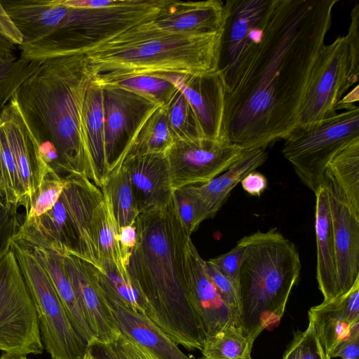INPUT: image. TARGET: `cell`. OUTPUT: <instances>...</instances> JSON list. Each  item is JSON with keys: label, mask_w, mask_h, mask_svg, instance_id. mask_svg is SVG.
<instances>
[{"label": "cell", "mask_w": 359, "mask_h": 359, "mask_svg": "<svg viewBox=\"0 0 359 359\" xmlns=\"http://www.w3.org/2000/svg\"><path fill=\"white\" fill-rule=\"evenodd\" d=\"M338 0H274L259 41L226 93L224 141L265 148L297 128L304 95Z\"/></svg>", "instance_id": "obj_1"}, {"label": "cell", "mask_w": 359, "mask_h": 359, "mask_svg": "<svg viewBox=\"0 0 359 359\" xmlns=\"http://www.w3.org/2000/svg\"><path fill=\"white\" fill-rule=\"evenodd\" d=\"M135 225L137 241L126 268L147 316L178 345L201 350L205 334L189 299L186 273L190 235L173 194L165 206L140 212Z\"/></svg>", "instance_id": "obj_2"}, {"label": "cell", "mask_w": 359, "mask_h": 359, "mask_svg": "<svg viewBox=\"0 0 359 359\" xmlns=\"http://www.w3.org/2000/svg\"><path fill=\"white\" fill-rule=\"evenodd\" d=\"M92 81L85 53L60 56L41 62L11 98L45 163L61 177L74 174L93 182L83 118Z\"/></svg>", "instance_id": "obj_3"}, {"label": "cell", "mask_w": 359, "mask_h": 359, "mask_svg": "<svg viewBox=\"0 0 359 359\" xmlns=\"http://www.w3.org/2000/svg\"><path fill=\"white\" fill-rule=\"evenodd\" d=\"M239 241L244 247L238 285L240 327L254 343L264 330L280 323L299 280L301 262L294 243L276 228Z\"/></svg>", "instance_id": "obj_4"}, {"label": "cell", "mask_w": 359, "mask_h": 359, "mask_svg": "<svg viewBox=\"0 0 359 359\" xmlns=\"http://www.w3.org/2000/svg\"><path fill=\"white\" fill-rule=\"evenodd\" d=\"M222 32L170 34L84 53L98 84L137 75L212 73L219 69Z\"/></svg>", "instance_id": "obj_5"}, {"label": "cell", "mask_w": 359, "mask_h": 359, "mask_svg": "<svg viewBox=\"0 0 359 359\" xmlns=\"http://www.w3.org/2000/svg\"><path fill=\"white\" fill-rule=\"evenodd\" d=\"M172 0H121L117 4L93 9L71 8L50 34L19 46L20 58L27 62L48 59L90 48L128 29L156 18Z\"/></svg>", "instance_id": "obj_6"}, {"label": "cell", "mask_w": 359, "mask_h": 359, "mask_svg": "<svg viewBox=\"0 0 359 359\" xmlns=\"http://www.w3.org/2000/svg\"><path fill=\"white\" fill-rule=\"evenodd\" d=\"M64 179L63 190L53 207L36 219H24L16 238L61 255L76 256L102 269L91 222L102 191L84 176L69 174Z\"/></svg>", "instance_id": "obj_7"}, {"label": "cell", "mask_w": 359, "mask_h": 359, "mask_svg": "<svg viewBox=\"0 0 359 359\" xmlns=\"http://www.w3.org/2000/svg\"><path fill=\"white\" fill-rule=\"evenodd\" d=\"M11 248L34 304L43 348L51 359H82L87 345L74 329L50 278L30 245L15 238Z\"/></svg>", "instance_id": "obj_8"}, {"label": "cell", "mask_w": 359, "mask_h": 359, "mask_svg": "<svg viewBox=\"0 0 359 359\" xmlns=\"http://www.w3.org/2000/svg\"><path fill=\"white\" fill-rule=\"evenodd\" d=\"M358 137L359 108L351 105L309 127L296 128L285 139L282 152L302 182L315 194L330 160Z\"/></svg>", "instance_id": "obj_9"}, {"label": "cell", "mask_w": 359, "mask_h": 359, "mask_svg": "<svg viewBox=\"0 0 359 359\" xmlns=\"http://www.w3.org/2000/svg\"><path fill=\"white\" fill-rule=\"evenodd\" d=\"M0 351L23 355L43 351L34 304L12 248L0 262Z\"/></svg>", "instance_id": "obj_10"}, {"label": "cell", "mask_w": 359, "mask_h": 359, "mask_svg": "<svg viewBox=\"0 0 359 359\" xmlns=\"http://www.w3.org/2000/svg\"><path fill=\"white\" fill-rule=\"evenodd\" d=\"M356 83L344 36L325 44L313 66L296 128L309 127L336 114L344 93Z\"/></svg>", "instance_id": "obj_11"}, {"label": "cell", "mask_w": 359, "mask_h": 359, "mask_svg": "<svg viewBox=\"0 0 359 359\" xmlns=\"http://www.w3.org/2000/svg\"><path fill=\"white\" fill-rule=\"evenodd\" d=\"M224 3L220 0L174 1L154 19L133 27L97 46L111 48L178 33H204L222 29Z\"/></svg>", "instance_id": "obj_12"}, {"label": "cell", "mask_w": 359, "mask_h": 359, "mask_svg": "<svg viewBox=\"0 0 359 359\" xmlns=\"http://www.w3.org/2000/svg\"><path fill=\"white\" fill-rule=\"evenodd\" d=\"M274 0H227L224 3L219 71L229 89L243 60L260 40Z\"/></svg>", "instance_id": "obj_13"}, {"label": "cell", "mask_w": 359, "mask_h": 359, "mask_svg": "<svg viewBox=\"0 0 359 359\" xmlns=\"http://www.w3.org/2000/svg\"><path fill=\"white\" fill-rule=\"evenodd\" d=\"M102 88L104 150L108 175L121 168L143 121L157 106L151 100L111 85Z\"/></svg>", "instance_id": "obj_14"}, {"label": "cell", "mask_w": 359, "mask_h": 359, "mask_svg": "<svg viewBox=\"0 0 359 359\" xmlns=\"http://www.w3.org/2000/svg\"><path fill=\"white\" fill-rule=\"evenodd\" d=\"M243 151L227 142L208 138L175 139L165 153L172 189L210 181L234 164Z\"/></svg>", "instance_id": "obj_15"}, {"label": "cell", "mask_w": 359, "mask_h": 359, "mask_svg": "<svg viewBox=\"0 0 359 359\" xmlns=\"http://www.w3.org/2000/svg\"><path fill=\"white\" fill-rule=\"evenodd\" d=\"M323 182L328 193L337 273L344 294L359 278V215L327 170Z\"/></svg>", "instance_id": "obj_16"}, {"label": "cell", "mask_w": 359, "mask_h": 359, "mask_svg": "<svg viewBox=\"0 0 359 359\" xmlns=\"http://www.w3.org/2000/svg\"><path fill=\"white\" fill-rule=\"evenodd\" d=\"M189 294L192 306L202 325L205 338L232 327H240L239 315L221 297L191 238L185 251Z\"/></svg>", "instance_id": "obj_17"}, {"label": "cell", "mask_w": 359, "mask_h": 359, "mask_svg": "<svg viewBox=\"0 0 359 359\" xmlns=\"http://www.w3.org/2000/svg\"><path fill=\"white\" fill-rule=\"evenodd\" d=\"M95 280L121 334L136 342L155 359H191L147 315L130 309L104 273L97 272Z\"/></svg>", "instance_id": "obj_18"}, {"label": "cell", "mask_w": 359, "mask_h": 359, "mask_svg": "<svg viewBox=\"0 0 359 359\" xmlns=\"http://www.w3.org/2000/svg\"><path fill=\"white\" fill-rule=\"evenodd\" d=\"M149 76L165 79L174 83L193 107L205 137L224 142L226 88L219 69L207 74L158 73Z\"/></svg>", "instance_id": "obj_19"}, {"label": "cell", "mask_w": 359, "mask_h": 359, "mask_svg": "<svg viewBox=\"0 0 359 359\" xmlns=\"http://www.w3.org/2000/svg\"><path fill=\"white\" fill-rule=\"evenodd\" d=\"M62 256L76 301L93 337L103 343L116 341L121 333L97 286L93 265L72 255Z\"/></svg>", "instance_id": "obj_20"}, {"label": "cell", "mask_w": 359, "mask_h": 359, "mask_svg": "<svg viewBox=\"0 0 359 359\" xmlns=\"http://www.w3.org/2000/svg\"><path fill=\"white\" fill-rule=\"evenodd\" d=\"M0 123L5 130L22 183V205L25 206L45 177L54 171L45 163L39 147L13 98L0 111Z\"/></svg>", "instance_id": "obj_21"}, {"label": "cell", "mask_w": 359, "mask_h": 359, "mask_svg": "<svg viewBox=\"0 0 359 359\" xmlns=\"http://www.w3.org/2000/svg\"><path fill=\"white\" fill-rule=\"evenodd\" d=\"M121 166L129 177L139 212L168 203L173 189L165 153L128 156Z\"/></svg>", "instance_id": "obj_22"}, {"label": "cell", "mask_w": 359, "mask_h": 359, "mask_svg": "<svg viewBox=\"0 0 359 359\" xmlns=\"http://www.w3.org/2000/svg\"><path fill=\"white\" fill-rule=\"evenodd\" d=\"M267 158L265 148L244 150L234 164L210 181L187 186L196 201L198 226L204 220L214 217L233 188L249 172L264 164Z\"/></svg>", "instance_id": "obj_23"}, {"label": "cell", "mask_w": 359, "mask_h": 359, "mask_svg": "<svg viewBox=\"0 0 359 359\" xmlns=\"http://www.w3.org/2000/svg\"><path fill=\"white\" fill-rule=\"evenodd\" d=\"M309 324L330 356L336 346L359 323V278L345 294L309 311Z\"/></svg>", "instance_id": "obj_24"}, {"label": "cell", "mask_w": 359, "mask_h": 359, "mask_svg": "<svg viewBox=\"0 0 359 359\" xmlns=\"http://www.w3.org/2000/svg\"><path fill=\"white\" fill-rule=\"evenodd\" d=\"M26 45L54 31L72 8L63 0H0ZM21 45V46H22Z\"/></svg>", "instance_id": "obj_25"}, {"label": "cell", "mask_w": 359, "mask_h": 359, "mask_svg": "<svg viewBox=\"0 0 359 359\" xmlns=\"http://www.w3.org/2000/svg\"><path fill=\"white\" fill-rule=\"evenodd\" d=\"M315 196L316 279L318 288L324 297L323 302H328L342 295V292L337 269L328 193L323 181Z\"/></svg>", "instance_id": "obj_26"}, {"label": "cell", "mask_w": 359, "mask_h": 359, "mask_svg": "<svg viewBox=\"0 0 359 359\" xmlns=\"http://www.w3.org/2000/svg\"><path fill=\"white\" fill-rule=\"evenodd\" d=\"M83 118L86 140L92 165L93 182L101 188L108 175L104 150L102 88L93 80L86 92Z\"/></svg>", "instance_id": "obj_27"}, {"label": "cell", "mask_w": 359, "mask_h": 359, "mask_svg": "<svg viewBox=\"0 0 359 359\" xmlns=\"http://www.w3.org/2000/svg\"><path fill=\"white\" fill-rule=\"evenodd\" d=\"M30 247L50 278L74 329L88 346L96 339L90 332L79 308L64 266L62 256L49 250L32 245Z\"/></svg>", "instance_id": "obj_28"}, {"label": "cell", "mask_w": 359, "mask_h": 359, "mask_svg": "<svg viewBox=\"0 0 359 359\" xmlns=\"http://www.w3.org/2000/svg\"><path fill=\"white\" fill-rule=\"evenodd\" d=\"M102 199L95 210L91 222V236L100 262H113L122 271H127L120 252L118 229L109 198L104 190ZM101 266V265H100Z\"/></svg>", "instance_id": "obj_29"}, {"label": "cell", "mask_w": 359, "mask_h": 359, "mask_svg": "<svg viewBox=\"0 0 359 359\" xmlns=\"http://www.w3.org/2000/svg\"><path fill=\"white\" fill-rule=\"evenodd\" d=\"M174 141L165 109L163 106H157L142 123L130 144L126 158L137 155L165 153Z\"/></svg>", "instance_id": "obj_30"}, {"label": "cell", "mask_w": 359, "mask_h": 359, "mask_svg": "<svg viewBox=\"0 0 359 359\" xmlns=\"http://www.w3.org/2000/svg\"><path fill=\"white\" fill-rule=\"evenodd\" d=\"M328 170L359 215V137L354 138L330 160Z\"/></svg>", "instance_id": "obj_31"}, {"label": "cell", "mask_w": 359, "mask_h": 359, "mask_svg": "<svg viewBox=\"0 0 359 359\" xmlns=\"http://www.w3.org/2000/svg\"><path fill=\"white\" fill-rule=\"evenodd\" d=\"M100 189L109 198L118 231L123 227L134 224L140 212L125 169L121 166L111 172Z\"/></svg>", "instance_id": "obj_32"}, {"label": "cell", "mask_w": 359, "mask_h": 359, "mask_svg": "<svg viewBox=\"0 0 359 359\" xmlns=\"http://www.w3.org/2000/svg\"><path fill=\"white\" fill-rule=\"evenodd\" d=\"M253 344L241 327H229L205 338L201 359H252Z\"/></svg>", "instance_id": "obj_33"}, {"label": "cell", "mask_w": 359, "mask_h": 359, "mask_svg": "<svg viewBox=\"0 0 359 359\" xmlns=\"http://www.w3.org/2000/svg\"><path fill=\"white\" fill-rule=\"evenodd\" d=\"M164 107L175 139L196 140L205 138L193 107L180 90L177 88Z\"/></svg>", "instance_id": "obj_34"}, {"label": "cell", "mask_w": 359, "mask_h": 359, "mask_svg": "<svg viewBox=\"0 0 359 359\" xmlns=\"http://www.w3.org/2000/svg\"><path fill=\"white\" fill-rule=\"evenodd\" d=\"M100 85H111L130 90L163 107L168 104L177 90L171 81L149 75L129 76Z\"/></svg>", "instance_id": "obj_35"}, {"label": "cell", "mask_w": 359, "mask_h": 359, "mask_svg": "<svg viewBox=\"0 0 359 359\" xmlns=\"http://www.w3.org/2000/svg\"><path fill=\"white\" fill-rule=\"evenodd\" d=\"M64 177L55 172H50L45 177L40 187L24 206V219H36L53 207L63 190Z\"/></svg>", "instance_id": "obj_36"}, {"label": "cell", "mask_w": 359, "mask_h": 359, "mask_svg": "<svg viewBox=\"0 0 359 359\" xmlns=\"http://www.w3.org/2000/svg\"><path fill=\"white\" fill-rule=\"evenodd\" d=\"M40 65V62H27L20 58L0 65V111L10 101L20 84Z\"/></svg>", "instance_id": "obj_37"}, {"label": "cell", "mask_w": 359, "mask_h": 359, "mask_svg": "<svg viewBox=\"0 0 359 359\" xmlns=\"http://www.w3.org/2000/svg\"><path fill=\"white\" fill-rule=\"evenodd\" d=\"M281 359H331L321 345L316 332L309 324L304 330L294 332Z\"/></svg>", "instance_id": "obj_38"}, {"label": "cell", "mask_w": 359, "mask_h": 359, "mask_svg": "<svg viewBox=\"0 0 359 359\" xmlns=\"http://www.w3.org/2000/svg\"><path fill=\"white\" fill-rule=\"evenodd\" d=\"M18 208L12 203L0 205V262L11 250L22 223Z\"/></svg>", "instance_id": "obj_39"}, {"label": "cell", "mask_w": 359, "mask_h": 359, "mask_svg": "<svg viewBox=\"0 0 359 359\" xmlns=\"http://www.w3.org/2000/svg\"><path fill=\"white\" fill-rule=\"evenodd\" d=\"M22 36L0 2V65L17 60L15 50Z\"/></svg>", "instance_id": "obj_40"}, {"label": "cell", "mask_w": 359, "mask_h": 359, "mask_svg": "<svg viewBox=\"0 0 359 359\" xmlns=\"http://www.w3.org/2000/svg\"><path fill=\"white\" fill-rule=\"evenodd\" d=\"M243 252L244 247L238 241L236 245L229 252L208 260L233 282L238 289V293Z\"/></svg>", "instance_id": "obj_41"}, {"label": "cell", "mask_w": 359, "mask_h": 359, "mask_svg": "<svg viewBox=\"0 0 359 359\" xmlns=\"http://www.w3.org/2000/svg\"><path fill=\"white\" fill-rule=\"evenodd\" d=\"M173 196L182 222L191 236L198 228L196 201L187 187L173 190Z\"/></svg>", "instance_id": "obj_42"}, {"label": "cell", "mask_w": 359, "mask_h": 359, "mask_svg": "<svg viewBox=\"0 0 359 359\" xmlns=\"http://www.w3.org/2000/svg\"><path fill=\"white\" fill-rule=\"evenodd\" d=\"M207 271L223 300L239 315L238 289L233 282L213 264L205 261Z\"/></svg>", "instance_id": "obj_43"}, {"label": "cell", "mask_w": 359, "mask_h": 359, "mask_svg": "<svg viewBox=\"0 0 359 359\" xmlns=\"http://www.w3.org/2000/svg\"><path fill=\"white\" fill-rule=\"evenodd\" d=\"M351 22L348 33L344 36L349 53L351 70L353 79L358 82L359 76V4L351 11Z\"/></svg>", "instance_id": "obj_44"}, {"label": "cell", "mask_w": 359, "mask_h": 359, "mask_svg": "<svg viewBox=\"0 0 359 359\" xmlns=\"http://www.w3.org/2000/svg\"><path fill=\"white\" fill-rule=\"evenodd\" d=\"M359 355V323H355L348 334L341 340L332 351L330 357L342 359H358Z\"/></svg>", "instance_id": "obj_45"}, {"label": "cell", "mask_w": 359, "mask_h": 359, "mask_svg": "<svg viewBox=\"0 0 359 359\" xmlns=\"http://www.w3.org/2000/svg\"><path fill=\"white\" fill-rule=\"evenodd\" d=\"M111 344L126 359H155L136 342L121 334Z\"/></svg>", "instance_id": "obj_46"}, {"label": "cell", "mask_w": 359, "mask_h": 359, "mask_svg": "<svg viewBox=\"0 0 359 359\" xmlns=\"http://www.w3.org/2000/svg\"><path fill=\"white\" fill-rule=\"evenodd\" d=\"M137 241L135 224L121 228L118 231V243L123 263L126 267ZM127 269V268H126Z\"/></svg>", "instance_id": "obj_47"}, {"label": "cell", "mask_w": 359, "mask_h": 359, "mask_svg": "<svg viewBox=\"0 0 359 359\" xmlns=\"http://www.w3.org/2000/svg\"><path fill=\"white\" fill-rule=\"evenodd\" d=\"M242 188L249 194L260 196L268 187L266 177L259 172H249L241 181Z\"/></svg>", "instance_id": "obj_48"}, {"label": "cell", "mask_w": 359, "mask_h": 359, "mask_svg": "<svg viewBox=\"0 0 359 359\" xmlns=\"http://www.w3.org/2000/svg\"><path fill=\"white\" fill-rule=\"evenodd\" d=\"M87 348L97 359H126L111 343H103L95 340Z\"/></svg>", "instance_id": "obj_49"}, {"label": "cell", "mask_w": 359, "mask_h": 359, "mask_svg": "<svg viewBox=\"0 0 359 359\" xmlns=\"http://www.w3.org/2000/svg\"><path fill=\"white\" fill-rule=\"evenodd\" d=\"M121 0H63V3L72 8L93 9L111 6Z\"/></svg>", "instance_id": "obj_50"}, {"label": "cell", "mask_w": 359, "mask_h": 359, "mask_svg": "<svg viewBox=\"0 0 359 359\" xmlns=\"http://www.w3.org/2000/svg\"><path fill=\"white\" fill-rule=\"evenodd\" d=\"M358 94L359 90L358 86L357 85L346 96L341 99L337 105V110L346 109L348 107L353 105V102L359 100Z\"/></svg>", "instance_id": "obj_51"}, {"label": "cell", "mask_w": 359, "mask_h": 359, "mask_svg": "<svg viewBox=\"0 0 359 359\" xmlns=\"http://www.w3.org/2000/svg\"><path fill=\"white\" fill-rule=\"evenodd\" d=\"M6 182L0 157V205L8 204Z\"/></svg>", "instance_id": "obj_52"}, {"label": "cell", "mask_w": 359, "mask_h": 359, "mask_svg": "<svg viewBox=\"0 0 359 359\" xmlns=\"http://www.w3.org/2000/svg\"><path fill=\"white\" fill-rule=\"evenodd\" d=\"M0 359H27L26 355L4 353Z\"/></svg>", "instance_id": "obj_53"}, {"label": "cell", "mask_w": 359, "mask_h": 359, "mask_svg": "<svg viewBox=\"0 0 359 359\" xmlns=\"http://www.w3.org/2000/svg\"><path fill=\"white\" fill-rule=\"evenodd\" d=\"M82 359H97V358L92 354V353L89 351V349L86 348V352H85Z\"/></svg>", "instance_id": "obj_54"}]
</instances>
